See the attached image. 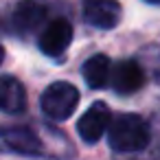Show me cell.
<instances>
[{
  "label": "cell",
  "mask_w": 160,
  "mask_h": 160,
  "mask_svg": "<svg viewBox=\"0 0 160 160\" xmlns=\"http://www.w3.org/2000/svg\"><path fill=\"white\" fill-rule=\"evenodd\" d=\"M108 140L110 147L121 153L142 151L149 142V127L138 114H121L110 123Z\"/></svg>",
  "instance_id": "1"
},
{
  "label": "cell",
  "mask_w": 160,
  "mask_h": 160,
  "mask_svg": "<svg viewBox=\"0 0 160 160\" xmlns=\"http://www.w3.org/2000/svg\"><path fill=\"white\" fill-rule=\"evenodd\" d=\"M79 105V90L68 81H55L42 92V110L55 121H66Z\"/></svg>",
  "instance_id": "2"
},
{
  "label": "cell",
  "mask_w": 160,
  "mask_h": 160,
  "mask_svg": "<svg viewBox=\"0 0 160 160\" xmlns=\"http://www.w3.org/2000/svg\"><path fill=\"white\" fill-rule=\"evenodd\" d=\"M112 123V112L103 101H94L77 123V132L86 142H97Z\"/></svg>",
  "instance_id": "3"
},
{
  "label": "cell",
  "mask_w": 160,
  "mask_h": 160,
  "mask_svg": "<svg viewBox=\"0 0 160 160\" xmlns=\"http://www.w3.org/2000/svg\"><path fill=\"white\" fill-rule=\"evenodd\" d=\"M70 40H72V24L64 18H55L46 24V29L40 35V48L44 55L57 57L68 48Z\"/></svg>",
  "instance_id": "4"
},
{
  "label": "cell",
  "mask_w": 160,
  "mask_h": 160,
  "mask_svg": "<svg viewBox=\"0 0 160 160\" xmlns=\"http://www.w3.org/2000/svg\"><path fill=\"white\" fill-rule=\"evenodd\" d=\"M83 18L97 29H114L121 20V5L116 0H83Z\"/></svg>",
  "instance_id": "5"
},
{
  "label": "cell",
  "mask_w": 160,
  "mask_h": 160,
  "mask_svg": "<svg viewBox=\"0 0 160 160\" xmlns=\"http://www.w3.org/2000/svg\"><path fill=\"white\" fill-rule=\"evenodd\" d=\"M46 20V5L42 0H20L13 9V24L20 33H33Z\"/></svg>",
  "instance_id": "6"
},
{
  "label": "cell",
  "mask_w": 160,
  "mask_h": 160,
  "mask_svg": "<svg viewBox=\"0 0 160 160\" xmlns=\"http://www.w3.org/2000/svg\"><path fill=\"white\" fill-rule=\"evenodd\" d=\"M112 88L118 94H134L136 90L142 88L145 83V72L136 62H121L114 70H112V79H110Z\"/></svg>",
  "instance_id": "7"
},
{
  "label": "cell",
  "mask_w": 160,
  "mask_h": 160,
  "mask_svg": "<svg viewBox=\"0 0 160 160\" xmlns=\"http://www.w3.org/2000/svg\"><path fill=\"white\" fill-rule=\"evenodd\" d=\"M0 138L9 149H13L18 153H27V156L42 153V142L29 127H20V125L5 127V129H0Z\"/></svg>",
  "instance_id": "8"
},
{
  "label": "cell",
  "mask_w": 160,
  "mask_h": 160,
  "mask_svg": "<svg viewBox=\"0 0 160 160\" xmlns=\"http://www.w3.org/2000/svg\"><path fill=\"white\" fill-rule=\"evenodd\" d=\"M27 108V90L16 77H0V110L20 114Z\"/></svg>",
  "instance_id": "9"
},
{
  "label": "cell",
  "mask_w": 160,
  "mask_h": 160,
  "mask_svg": "<svg viewBox=\"0 0 160 160\" xmlns=\"http://www.w3.org/2000/svg\"><path fill=\"white\" fill-rule=\"evenodd\" d=\"M83 79L90 88H103L112 79V64L105 55H92L83 64Z\"/></svg>",
  "instance_id": "10"
},
{
  "label": "cell",
  "mask_w": 160,
  "mask_h": 160,
  "mask_svg": "<svg viewBox=\"0 0 160 160\" xmlns=\"http://www.w3.org/2000/svg\"><path fill=\"white\" fill-rule=\"evenodd\" d=\"M2 59H5V48L0 46V64H2Z\"/></svg>",
  "instance_id": "11"
},
{
  "label": "cell",
  "mask_w": 160,
  "mask_h": 160,
  "mask_svg": "<svg viewBox=\"0 0 160 160\" xmlns=\"http://www.w3.org/2000/svg\"><path fill=\"white\" fill-rule=\"evenodd\" d=\"M147 2H160V0H147Z\"/></svg>",
  "instance_id": "12"
}]
</instances>
